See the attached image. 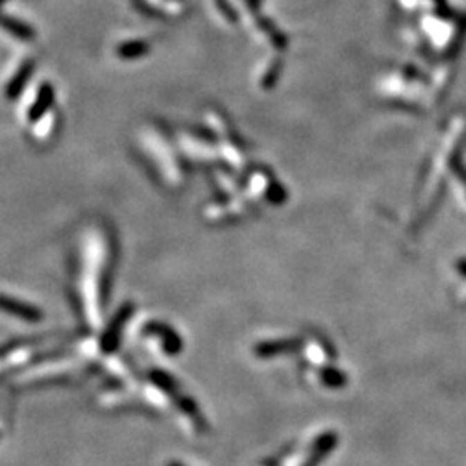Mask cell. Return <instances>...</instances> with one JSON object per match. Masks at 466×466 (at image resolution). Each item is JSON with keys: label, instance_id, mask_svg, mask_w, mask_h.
I'll return each instance as SVG.
<instances>
[{"label": "cell", "instance_id": "obj_1", "mask_svg": "<svg viewBox=\"0 0 466 466\" xmlns=\"http://www.w3.org/2000/svg\"><path fill=\"white\" fill-rule=\"evenodd\" d=\"M113 238L104 226H90L80 238L76 292L82 320L87 327L97 328L104 320L106 287L113 262Z\"/></svg>", "mask_w": 466, "mask_h": 466}]
</instances>
